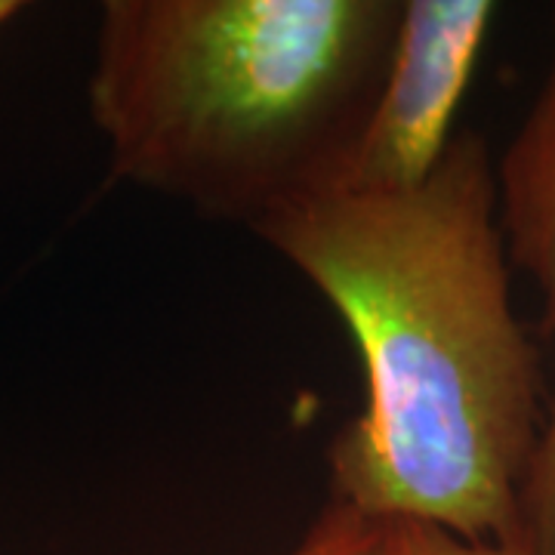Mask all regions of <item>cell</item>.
Instances as JSON below:
<instances>
[{
	"label": "cell",
	"mask_w": 555,
	"mask_h": 555,
	"mask_svg": "<svg viewBox=\"0 0 555 555\" xmlns=\"http://www.w3.org/2000/svg\"><path fill=\"white\" fill-rule=\"evenodd\" d=\"M254 235L346 324L364 404L327 448L331 500L513 543L546 408L518 321L491 149L456 130L411 192H321Z\"/></svg>",
	"instance_id": "obj_1"
},
{
	"label": "cell",
	"mask_w": 555,
	"mask_h": 555,
	"mask_svg": "<svg viewBox=\"0 0 555 555\" xmlns=\"http://www.w3.org/2000/svg\"><path fill=\"white\" fill-rule=\"evenodd\" d=\"M401 0H105L87 80L112 173L241 222L334 192Z\"/></svg>",
	"instance_id": "obj_2"
},
{
	"label": "cell",
	"mask_w": 555,
	"mask_h": 555,
	"mask_svg": "<svg viewBox=\"0 0 555 555\" xmlns=\"http://www.w3.org/2000/svg\"><path fill=\"white\" fill-rule=\"evenodd\" d=\"M494 20L491 0H401L392 53L337 189L392 195L436 173Z\"/></svg>",
	"instance_id": "obj_3"
},
{
	"label": "cell",
	"mask_w": 555,
	"mask_h": 555,
	"mask_svg": "<svg viewBox=\"0 0 555 555\" xmlns=\"http://www.w3.org/2000/svg\"><path fill=\"white\" fill-rule=\"evenodd\" d=\"M496 192L509 266L534 281L555 337V60L496 160ZM518 540L537 555H555V386L521 494Z\"/></svg>",
	"instance_id": "obj_4"
},
{
	"label": "cell",
	"mask_w": 555,
	"mask_h": 555,
	"mask_svg": "<svg viewBox=\"0 0 555 555\" xmlns=\"http://www.w3.org/2000/svg\"><path fill=\"white\" fill-rule=\"evenodd\" d=\"M379 521L331 500L297 546L284 555H377Z\"/></svg>",
	"instance_id": "obj_5"
},
{
	"label": "cell",
	"mask_w": 555,
	"mask_h": 555,
	"mask_svg": "<svg viewBox=\"0 0 555 555\" xmlns=\"http://www.w3.org/2000/svg\"><path fill=\"white\" fill-rule=\"evenodd\" d=\"M377 555H537L521 540L473 543L420 521H379Z\"/></svg>",
	"instance_id": "obj_6"
},
{
	"label": "cell",
	"mask_w": 555,
	"mask_h": 555,
	"mask_svg": "<svg viewBox=\"0 0 555 555\" xmlns=\"http://www.w3.org/2000/svg\"><path fill=\"white\" fill-rule=\"evenodd\" d=\"M22 10V3H16V0H0V28L7 25V22L13 20L16 13Z\"/></svg>",
	"instance_id": "obj_7"
},
{
	"label": "cell",
	"mask_w": 555,
	"mask_h": 555,
	"mask_svg": "<svg viewBox=\"0 0 555 555\" xmlns=\"http://www.w3.org/2000/svg\"><path fill=\"white\" fill-rule=\"evenodd\" d=\"M553 22H555V13H553Z\"/></svg>",
	"instance_id": "obj_8"
}]
</instances>
